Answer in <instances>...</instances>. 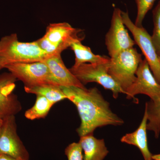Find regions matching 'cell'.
Listing matches in <instances>:
<instances>
[{"mask_svg":"<svg viewBox=\"0 0 160 160\" xmlns=\"http://www.w3.org/2000/svg\"><path fill=\"white\" fill-rule=\"evenodd\" d=\"M60 88L67 99L77 108L81 123L77 132L80 137L93 134L98 127L121 126L124 123L122 119L112 111L109 103L97 88L88 89L75 86H60Z\"/></svg>","mask_w":160,"mask_h":160,"instance_id":"obj_1","label":"cell"},{"mask_svg":"<svg viewBox=\"0 0 160 160\" xmlns=\"http://www.w3.org/2000/svg\"><path fill=\"white\" fill-rule=\"evenodd\" d=\"M38 46L36 41L23 42L13 33L0 40V60L4 66L12 63L43 62L49 57Z\"/></svg>","mask_w":160,"mask_h":160,"instance_id":"obj_2","label":"cell"},{"mask_svg":"<svg viewBox=\"0 0 160 160\" xmlns=\"http://www.w3.org/2000/svg\"><path fill=\"white\" fill-rule=\"evenodd\" d=\"M142 55L132 47L121 52L110 58L108 72L123 91H126L134 82L136 72L141 61Z\"/></svg>","mask_w":160,"mask_h":160,"instance_id":"obj_3","label":"cell"},{"mask_svg":"<svg viewBox=\"0 0 160 160\" xmlns=\"http://www.w3.org/2000/svg\"><path fill=\"white\" fill-rule=\"evenodd\" d=\"M4 68L8 69L16 78L22 81L26 87L49 85L59 86L44 62L12 63L7 64Z\"/></svg>","mask_w":160,"mask_h":160,"instance_id":"obj_4","label":"cell"},{"mask_svg":"<svg viewBox=\"0 0 160 160\" xmlns=\"http://www.w3.org/2000/svg\"><path fill=\"white\" fill-rule=\"evenodd\" d=\"M108 63H84L77 67L72 66L69 70L83 85L90 82L97 83L104 89L111 90L113 98L116 99L119 93H125L108 73Z\"/></svg>","mask_w":160,"mask_h":160,"instance_id":"obj_5","label":"cell"},{"mask_svg":"<svg viewBox=\"0 0 160 160\" xmlns=\"http://www.w3.org/2000/svg\"><path fill=\"white\" fill-rule=\"evenodd\" d=\"M122 16L124 25L131 32L135 42L140 47L152 74L160 84V59L152 42L151 36L143 26L138 27L135 25L128 12L122 11Z\"/></svg>","mask_w":160,"mask_h":160,"instance_id":"obj_6","label":"cell"},{"mask_svg":"<svg viewBox=\"0 0 160 160\" xmlns=\"http://www.w3.org/2000/svg\"><path fill=\"white\" fill-rule=\"evenodd\" d=\"M122 12L119 8H115L110 27L106 36L105 43L110 58L114 57L123 50L132 48L136 44L126 29Z\"/></svg>","mask_w":160,"mask_h":160,"instance_id":"obj_7","label":"cell"},{"mask_svg":"<svg viewBox=\"0 0 160 160\" xmlns=\"http://www.w3.org/2000/svg\"><path fill=\"white\" fill-rule=\"evenodd\" d=\"M151 71L146 59L142 60L136 72L135 80L126 91L127 99H136L135 96L138 94L146 95L152 101L160 98V84Z\"/></svg>","mask_w":160,"mask_h":160,"instance_id":"obj_8","label":"cell"},{"mask_svg":"<svg viewBox=\"0 0 160 160\" xmlns=\"http://www.w3.org/2000/svg\"><path fill=\"white\" fill-rule=\"evenodd\" d=\"M0 135V154L7 155L21 160H29V152L17 131L15 116L4 118Z\"/></svg>","mask_w":160,"mask_h":160,"instance_id":"obj_9","label":"cell"},{"mask_svg":"<svg viewBox=\"0 0 160 160\" xmlns=\"http://www.w3.org/2000/svg\"><path fill=\"white\" fill-rule=\"evenodd\" d=\"M16 81L10 72L0 75V118L15 116L22 110L21 103L13 92Z\"/></svg>","mask_w":160,"mask_h":160,"instance_id":"obj_10","label":"cell"},{"mask_svg":"<svg viewBox=\"0 0 160 160\" xmlns=\"http://www.w3.org/2000/svg\"><path fill=\"white\" fill-rule=\"evenodd\" d=\"M81 31V29L73 28L67 22L52 23L47 26L44 36L64 50L74 42L82 40V38L78 36Z\"/></svg>","mask_w":160,"mask_h":160,"instance_id":"obj_11","label":"cell"},{"mask_svg":"<svg viewBox=\"0 0 160 160\" xmlns=\"http://www.w3.org/2000/svg\"><path fill=\"white\" fill-rule=\"evenodd\" d=\"M48 66L55 81L59 86H75L85 88V86L66 68L61 54L52 55L43 61Z\"/></svg>","mask_w":160,"mask_h":160,"instance_id":"obj_12","label":"cell"},{"mask_svg":"<svg viewBox=\"0 0 160 160\" xmlns=\"http://www.w3.org/2000/svg\"><path fill=\"white\" fill-rule=\"evenodd\" d=\"M148 114L145 107V113L139 126L136 130L127 133L121 139L123 143L136 146L141 151L145 160H152V156L148 148L147 136V124Z\"/></svg>","mask_w":160,"mask_h":160,"instance_id":"obj_13","label":"cell"},{"mask_svg":"<svg viewBox=\"0 0 160 160\" xmlns=\"http://www.w3.org/2000/svg\"><path fill=\"white\" fill-rule=\"evenodd\" d=\"M79 142L84 151V160H103L109 153L104 140L96 138L93 134L80 137Z\"/></svg>","mask_w":160,"mask_h":160,"instance_id":"obj_14","label":"cell"},{"mask_svg":"<svg viewBox=\"0 0 160 160\" xmlns=\"http://www.w3.org/2000/svg\"><path fill=\"white\" fill-rule=\"evenodd\" d=\"M81 42V40H78L72 43L70 46L75 56V61L73 66L77 67L81 64L86 62L90 64H104L109 62L110 58L94 54L89 47L84 46Z\"/></svg>","mask_w":160,"mask_h":160,"instance_id":"obj_15","label":"cell"},{"mask_svg":"<svg viewBox=\"0 0 160 160\" xmlns=\"http://www.w3.org/2000/svg\"><path fill=\"white\" fill-rule=\"evenodd\" d=\"M24 89L27 93L42 96L54 104L60 101L67 99L60 86L49 85L32 87L25 86Z\"/></svg>","mask_w":160,"mask_h":160,"instance_id":"obj_16","label":"cell"},{"mask_svg":"<svg viewBox=\"0 0 160 160\" xmlns=\"http://www.w3.org/2000/svg\"><path fill=\"white\" fill-rule=\"evenodd\" d=\"M54 104L44 97L37 95L34 105L26 110L25 113V117L30 120L45 118Z\"/></svg>","mask_w":160,"mask_h":160,"instance_id":"obj_17","label":"cell"},{"mask_svg":"<svg viewBox=\"0 0 160 160\" xmlns=\"http://www.w3.org/2000/svg\"><path fill=\"white\" fill-rule=\"evenodd\" d=\"M146 108L148 114L147 129L154 132L155 136L158 138L160 132V98L146 102Z\"/></svg>","mask_w":160,"mask_h":160,"instance_id":"obj_18","label":"cell"},{"mask_svg":"<svg viewBox=\"0 0 160 160\" xmlns=\"http://www.w3.org/2000/svg\"><path fill=\"white\" fill-rule=\"evenodd\" d=\"M154 29L151 37L152 42L160 59V1L153 12Z\"/></svg>","mask_w":160,"mask_h":160,"instance_id":"obj_19","label":"cell"},{"mask_svg":"<svg viewBox=\"0 0 160 160\" xmlns=\"http://www.w3.org/2000/svg\"><path fill=\"white\" fill-rule=\"evenodd\" d=\"M137 6V15L135 25L138 27H142L144 18L148 11L151 9L156 0H135Z\"/></svg>","mask_w":160,"mask_h":160,"instance_id":"obj_20","label":"cell"},{"mask_svg":"<svg viewBox=\"0 0 160 160\" xmlns=\"http://www.w3.org/2000/svg\"><path fill=\"white\" fill-rule=\"evenodd\" d=\"M36 41L40 48L49 55L61 54L63 51L60 46L52 43L44 36Z\"/></svg>","mask_w":160,"mask_h":160,"instance_id":"obj_21","label":"cell"},{"mask_svg":"<svg viewBox=\"0 0 160 160\" xmlns=\"http://www.w3.org/2000/svg\"><path fill=\"white\" fill-rule=\"evenodd\" d=\"M82 149L79 142L69 144L65 149L68 160H84Z\"/></svg>","mask_w":160,"mask_h":160,"instance_id":"obj_22","label":"cell"},{"mask_svg":"<svg viewBox=\"0 0 160 160\" xmlns=\"http://www.w3.org/2000/svg\"><path fill=\"white\" fill-rule=\"evenodd\" d=\"M0 160H21L15 158L7 155L0 154Z\"/></svg>","mask_w":160,"mask_h":160,"instance_id":"obj_23","label":"cell"},{"mask_svg":"<svg viewBox=\"0 0 160 160\" xmlns=\"http://www.w3.org/2000/svg\"><path fill=\"white\" fill-rule=\"evenodd\" d=\"M152 160H160V153L159 154L152 155Z\"/></svg>","mask_w":160,"mask_h":160,"instance_id":"obj_24","label":"cell"},{"mask_svg":"<svg viewBox=\"0 0 160 160\" xmlns=\"http://www.w3.org/2000/svg\"><path fill=\"white\" fill-rule=\"evenodd\" d=\"M3 123H4V120L0 118V135L2 132V129Z\"/></svg>","mask_w":160,"mask_h":160,"instance_id":"obj_25","label":"cell"},{"mask_svg":"<svg viewBox=\"0 0 160 160\" xmlns=\"http://www.w3.org/2000/svg\"><path fill=\"white\" fill-rule=\"evenodd\" d=\"M3 68H4V66L3 65V63L2 62V61L0 60V70Z\"/></svg>","mask_w":160,"mask_h":160,"instance_id":"obj_26","label":"cell"}]
</instances>
